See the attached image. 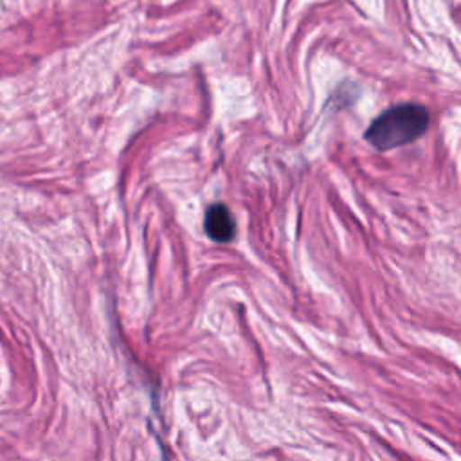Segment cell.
I'll return each mask as SVG.
<instances>
[{"mask_svg":"<svg viewBox=\"0 0 461 461\" xmlns=\"http://www.w3.org/2000/svg\"><path fill=\"white\" fill-rule=\"evenodd\" d=\"M429 122V110L421 104H398L382 112L367 126L364 137L373 148L387 151L420 139L427 131Z\"/></svg>","mask_w":461,"mask_h":461,"instance_id":"cell-1","label":"cell"},{"mask_svg":"<svg viewBox=\"0 0 461 461\" xmlns=\"http://www.w3.org/2000/svg\"><path fill=\"white\" fill-rule=\"evenodd\" d=\"M203 227L207 236L220 243L230 241L236 234V220L229 207L223 203L209 205L203 216Z\"/></svg>","mask_w":461,"mask_h":461,"instance_id":"cell-2","label":"cell"}]
</instances>
